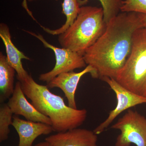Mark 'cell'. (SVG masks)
<instances>
[{
  "mask_svg": "<svg viewBox=\"0 0 146 146\" xmlns=\"http://www.w3.org/2000/svg\"><path fill=\"white\" fill-rule=\"evenodd\" d=\"M29 1H36V0H28ZM23 7L24 8H25V9H26L28 13H29V14L30 16H33L31 12L29 10V9L28 8L27 6V2L26 0H24L23 2Z\"/></svg>",
  "mask_w": 146,
  "mask_h": 146,
  "instance_id": "obj_20",
  "label": "cell"
},
{
  "mask_svg": "<svg viewBox=\"0 0 146 146\" xmlns=\"http://www.w3.org/2000/svg\"><path fill=\"white\" fill-rule=\"evenodd\" d=\"M140 16L143 27L146 28V14L140 13Z\"/></svg>",
  "mask_w": 146,
  "mask_h": 146,
  "instance_id": "obj_18",
  "label": "cell"
},
{
  "mask_svg": "<svg viewBox=\"0 0 146 146\" xmlns=\"http://www.w3.org/2000/svg\"><path fill=\"white\" fill-rule=\"evenodd\" d=\"M13 113L7 104L2 103L0 107V142L6 141L10 133L9 126L13 122Z\"/></svg>",
  "mask_w": 146,
  "mask_h": 146,
  "instance_id": "obj_16",
  "label": "cell"
},
{
  "mask_svg": "<svg viewBox=\"0 0 146 146\" xmlns=\"http://www.w3.org/2000/svg\"><path fill=\"white\" fill-rule=\"evenodd\" d=\"M7 104L13 114L23 116L28 121L52 125L49 118L40 113L27 100L19 81L15 84L14 92L9 99Z\"/></svg>",
  "mask_w": 146,
  "mask_h": 146,
  "instance_id": "obj_9",
  "label": "cell"
},
{
  "mask_svg": "<svg viewBox=\"0 0 146 146\" xmlns=\"http://www.w3.org/2000/svg\"><path fill=\"white\" fill-rule=\"evenodd\" d=\"M26 96L42 114L50 119L53 131L63 132L78 128L87 117L85 109H74L66 105L62 97L53 94L46 85L36 83L29 74L21 82Z\"/></svg>",
  "mask_w": 146,
  "mask_h": 146,
  "instance_id": "obj_2",
  "label": "cell"
},
{
  "mask_svg": "<svg viewBox=\"0 0 146 146\" xmlns=\"http://www.w3.org/2000/svg\"><path fill=\"white\" fill-rule=\"evenodd\" d=\"M16 72L9 63L6 56L0 52V102H4L14 92V79Z\"/></svg>",
  "mask_w": 146,
  "mask_h": 146,
  "instance_id": "obj_13",
  "label": "cell"
},
{
  "mask_svg": "<svg viewBox=\"0 0 146 146\" xmlns=\"http://www.w3.org/2000/svg\"><path fill=\"white\" fill-rule=\"evenodd\" d=\"M93 71L92 67L87 65L79 72L72 71L61 73L47 83L46 86L49 89L57 88L61 89L68 100V106L77 109L75 95L79 82L84 75L88 73L91 74Z\"/></svg>",
  "mask_w": 146,
  "mask_h": 146,
  "instance_id": "obj_10",
  "label": "cell"
},
{
  "mask_svg": "<svg viewBox=\"0 0 146 146\" xmlns=\"http://www.w3.org/2000/svg\"><path fill=\"white\" fill-rule=\"evenodd\" d=\"M33 146H53L50 143L47 141H45L44 142H41L39 143L36 144L35 145Z\"/></svg>",
  "mask_w": 146,
  "mask_h": 146,
  "instance_id": "obj_19",
  "label": "cell"
},
{
  "mask_svg": "<svg viewBox=\"0 0 146 146\" xmlns=\"http://www.w3.org/2000/svg\"><path fill=\"white\" fill-rule=\"evenodd\" d=\"M0 37L5 46L7 58L9 63L17 73V78L21 82L25 80L29 74L24 69L22 64L23 59L30 60L23 53L17 48L11 40L9 28L6 24H0Z\"/></svg>",
  "mask_w": 146,
  "mask_h": 146,
  "instance_id": "obj_12",
  "label": "cell"
},
{
  "mask_svg": "<svg viewBox=\"0 0 146 146\" xmlns=\"http://www.w3.org/2000/svg\"><path fill=\"white\" fill-rule=\"evenodd\" d=\"M24 31L35 36L42 42L45 48L52 50L54 53L56 63L54 68L50 72L40 74V81L48 83L61 73L72 72L76 69L86 67L83 56L80 54L65 48L53 46L47 42L41 35L26 30Z\"/></svg>",
  "mask_w": 146,
  "mask_h": 146,
  "instance_id": "obj_6",
  "label": "cell"
},
{
  "mask_svg": "<svg viewBox=\"0 0 146 146\" xmlns=\"http://www.w3.org/2000/svg\"><path fill=\"white\" fill-rule=\"evenodd\" d=\"M111 128L121 132L115 146H146V117L137 111L128 110Z\"/></svg>",
  "mask_w": 146,
  "mask_h": 146,
  "instance_id": "obj_5",
  "label": "cell"
},
{
  "mask_svg": "<svg viewBox=\"0 0 146 146\" xmlns=\"http://www.w3.org/2000/svg\"><path fill=\"white\" fill-rule=\"evenodd\" d=\"M11 125L15 129L19 137L18 146H33L37 137L48 135L53 131L51 125L39 122L25 120L13 116Z\"/></svg>",
  "mask_w": 146,
  "mask_h": 146,
  "instance_id": "obj_11",
  "label": "cell"
},
{
  "mask_svg": "<svg viewBox=\"0 0 146 146\" xmlns=\"http://www.w3.org/2000/svg\"><path fill=\"white\" fill-rule=\"evenodd\" d=\"M142 27L137 12H121L110 21L104 33L83 54L86 65L94 70L92 78H116L130 54L133 33Z\"/></svg>",
  "mask_w": 146,
  "mask_h": 146,
  "instance_id": "obj_1",
  "label": "cell"
},
{
  "mask_svg": "<svg viewBox=\"0 0 146 146\" xmlns=\"http://www.w3.org/2000/svg\"><path fill=\"white\" fill-rule=\"evenodd\" d=\"M104 17L102 7H81L73 23L64 33L58 35L60 46L83 56L85 51L105 31L107 25Z\"/></svg>",
  "mask_w": 146,
  "mask_h": 146,
  "instance_id": "obj_3",
  "label": "cell"
},
{
  "mask_svg": "<svg viewBox=\"0 0 146 146\" xmlns=\"http://www.w3.org/2000/svg\"><path fill=\"white\" fill-rule=\"evenodd\" d=\"M53 146H98V135L94 131L76 128L58 132L45 138Z\"/></svg>",
  "mask_w": 146,
  "mask_h": 146,
  "instance_id": "obj_8",
  "label": "cell"
},
{
  "mask_svg": "<svg viewBox=\"0 0 146 146\" xmlns=\"http://www.w3.org/2000/svg\"><path fill=\"white\" fill-rule=\"evenodd\" d=\"M89 0H78L81 7L86 5ZM104 11V21L106 25L119 13L123 4L122 0H99Z\"/></svg>",
  "mask_w": 146,
  "mask_h": 146,
  "instance_id": "obj_15",
  "label": "cell"
},
{
  "mask_svg": "<svg viewBox=\"0 0 146 146\" xmlns=\"http://www.w3.org/2000/svg\"><path fill=\"white\" fill-rule=\"evenodd\" d=\"M109 85L116 96V107L109 112L108 117L94 129L97 135L101 134L122 112L138 105L146 104V97L129 91L119 84L115 79L105 78L102 80Z\"/></svg>",
  "mask_w": 146,
  "mask_h": 146,
  "instance_id": "obj_7",
  "label": "cell"
},
{
  "mask_svg": "<svg viewBox=\"0 0 146 146\" xmlns=\"http://www.w3.org/2000/svg\"><path fill=\"white\" fill-rule=\"evenodd\" d=\"M121 12H135L146 14V0H125Z\"/></svg>",
  "mask_w": 146,
  "mask_h": 146,
  "instance_id": "obj_17",
  "label": "cell"
},
{
  "mask_svg": "<svg viewBox=\"0 0 146 146\" xmlns=\"http://www.w3.org/2000/svg\"><path fill=\"white\" fill-rule=\"evenodd\" d=\"M62 13L66 16L65 23L60 28L51 29L40 25V27L47 33L52 35H59L66 30L74 23L77 17L80 9L78 0H63L62 3Z\"/></svg>",
  "mask_w": 146,
  "mask_h": 146,
  "instance_id": "obj_14",
  "label": "cell"
},
{
  "mask_svg": "<svg viewBox=\"0 0 146 146\" xmlns=\"http://www.w3.org/2000/svg\"><path fill=\"white\" fill-rule=\"evenodd\" d=\"M115 79L129 91L146 97V28L133 33L130 54Z\"/></svg>",
  "mask_w": 146,
  "mask_h": 146,
  "instance_id": "obj_4",
  "label": "cell"
}]
</instances>
